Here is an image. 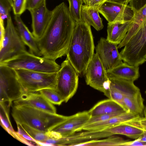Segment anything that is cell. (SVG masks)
Instances as JSON below:
<instances>
[{"mask_svg":"<svg viewBox=\"0 0 146 146\" xmlns=\"http://www.w3.org/2000/svg\"><path fill=\"white\" fill-rule=\"evenodd\" d=\"M3 39L0 44V62L26 51L25 45L15 27L9 15Z\"/></svg>","mask_w":146,"mask_h":146,"instance_id":"obj_8","label":"cell"},{"mask_svg":"<svg viewBox=\"0 0 146 146\" xmlns=\"http://www.w3.org/2000/svg\"><path fill=\"white\" fill-rule=\"evenodd\" d=\"M131 0H109L108 1L121 5H127Z\"/></svg>","mask_w":146,"mask_h":146,"instance_id":"obj_40","label":"cell"},{"mask_svg":"<svg viewBox=\"0 0 146 146\" xmlns=\"http://www.w3.org/2000/svg\"><path fill=\"white\" fill-rule=\"evenodd\" d=\"M117 45L101 37L95 47L96 52L98 54L106 72L123 62L118 50Z\"/></svg>","mask_w":146,"mask_h":146,"instance_id":"obj_12","label":"cell"},{"mask_svg":"<svg viewBox=\"0 0 146 146\" xmlns=\"http://www.w3.org/2000/svg\"></svg>","mask_w":146,"mask_h":146,"instance_id":"obj_46","label":"cell"},{"mask_svg":"<svg viewBox=\"0 0 146 146\" xmlns=\"http://www.w3.org/2000/svg\"><path fill=\"white\" fill-rule=\"evenodd\" d=\"M142 129L146 134V118L138 116L131 120L123 122Z\"/></svg>","mask_w":146,"mask_h":146,"instance_id":"obj_32","label":"cell"},{"mask_svg":"<svg viewBox=\"0 0 146 146\" xmlns=\"http://www.w3.org/2000/svg\"><path fill=\"white\" fill-rule=\"evenodd\" d=\"M17 124L18 129L17 131V132L19 135L28 141L35 142L37 144V142L29 135L20 124Z\"/></svg>","mask_w":146,"mask_h":146,"instance_id":"obj_37","label":"cell"},{"mask_svg":"<svg viewBox=\"0 0 146 146\" xmlns=\"http://www.w3.org/2000/svg\"><path fill=\"white\" fill-rule=\"evenodd\" d=\"M132 24V20L108 23L106 39L111 42L119 44L125 37Z\"/></svg>","mask_w":146,"mask_h":146,"instance_id":"obj_18","label":"cell"},{"mask_svg":"<svg viewBox=\"0 0 146 146\" xmlns=\"http://www.w3.org/2000/svg\"><path fill=\"white\" fill-rule=\"evenodd\" d=\"M0 124L3 128L14 137L15 132L13 128L9 117V111L12 104L7 102H0Z\"/></svg>","mask_w":146,"mask_h":146,"instance_id":"obj_26","label":"cell"},{"mask_svg":"<svg viewBox=\"0 0 146 146\" xmlns=\"http://www.w3.org/2000/svg\"><path fill=\"white\" fill-rule=\"evenodd\" d=\"M11 7L7 0H0V18L4 20L7 19Z\"/></svg>","mask_w":146,"mask_h":146,"instance_id":"obj_33","label":"cell"},{"mask_svg":"<svg viewBox=\"0 0 146 146\" xmlns=\"http://www.w3.org/2000/svg\"><path fill=\"white\" fill-rule=\"evenodd\" d=\"M38 91L48 101L53 104L60 105L64 102L62 97L55 89L45 88Z\"/></svg>","mask_w":146,"mask_h":146,"instance_id":"obj_29","label":"cell"},{"mask_svg":"<svg viewBox=\"0 0 146 146\" xmlns=\"http://www.w3.org/2000/svg\"><path fill=\"white\" fill-rule=\"evenodd\" d=\"M16 0H13V1H16Z\"/></svg>","mask_w":146,"mask_h":146,"instance_id":"obj_45","label":"cell"},{"mask_svg":"<svg viewBox=\"0 0 146 146\" xmlns=\"http://www.w3.org/2000/svg\"><path fill=\"white\" fill-rule=\"evenodd\" d=\"M123 47L119 53L124 62L139 66L146 60V19L138 25H132L118 49Z\"/></svg>","mask_w":146,"mask_h":146,"instance_id":"obj_3","label":"cell"},{"mask_svg":"<svg viewBox=\"0 0 146 146\" xmlns=\"http://www.w3.org/2000/svg\"><path fill=\"white\" fill-rule=\"evenodd\" d=\"M95 48L91 26L86 22H76L66 54L79 76L85 75Z\"/></svg>","mask_w":146,"mask_h":146,"instance_id":"obj_2","label":"cell"},{"mask_svg":"<svg viewBox=\"0 0 146 146\" xmlns=\"http://www.w3.org/2000/svg\"><path fill=\"white\" fill-rule=\"evenodd\" d=\"M52 11L51 18L44 35L36 41L42 56L55 60L66 55L76 22L64 2Z\"/></svg>","mask_w":146,"mask_h":146,"instance_id":"obj_1","label":"cell"},{"mask_svg":"<svg viewBox=\"0 0 146 146\" xmlns=\"http://www.w3.org/2000/svg\"><path fill=\"white\" fill-rule=\"evenodd\" d=\"M91 117L88 111L78 113L68 116L66 120L52 127L47 133L53 139L71 135L80 131Z\"/></svg>","mask_w":146,"mask_h":146,"instance_id":"obj_11","label":"cell"},{"mask_svg":"<svg viewBox=\"0 0 146 146\" xmlns=\"http://www.w3.org/2000/svg\"><path fill=\"white\" fill-rule=\"evenodd\" d=\"M109 0H101V5L105 2L108 1Z\"/></svg>","mask_w":146,"mask_h":146,"instance_id":"obj_44","label":"cell"},{"mask_svg":"<svg viewBox=\"0 0 146 146\" xmlns=\"http://www.w3.org/2000/svg\"><path fill=\"white\" fill-rule=\"evenodd\" d=\"M0 65L13 70L24 69L48 73L58 72L60 67L55 60L40 57L27 50L0 62Z\"/></svg>","mask_w":146,"mask_h":146,"instance_id":"obj_5","label":"cell"},{"mask_svg":"<svg viewBox=\"0 0 146 146\" xmlns=\"http://www.w3.org/2000/svg\"><path fill=\"white\" fill-rule=\"evenodd\" d=\"M70 13L76 22L82 21L81 10L83 3L82 0H68Z\"/></svg>","mask_w":146,"mask_h":146,"instance_id":"obj_30","label":"cell"},{"mask_svg":"<svg viewBox=\"0 0 146 146\" xmlns=\"http://www.w3.org/2000/svg\"><path fill=\"white\" fill-rule=\"evenodd\" d=\"M11 6L12 7L13 5V0H7Z\"/></svg>","mask_w":146,"mask_h":146,"instance_id":"obj_42","label":"cell"},{"mask_svg":"<svg viewBox=\"0 0 146 146\" xmlns=\"http://www.w3.org/2000/svg\"></svg>","mask_w":146,"mask_h":146,"instance_id":"obj_47","label":"cell"},{"mask_svg":"<svg viewBox=\"0 0 146 146\" xmlns=\"http://www.w3.org/2000/svg\"><path fill=\"white\" fill-rule=\"evenodd\" d=\"M102 0H82L84 5L89 7L99 8L101 5Z\"/></svg>","mask_w":146,"mask_h":146,"instance_id":"obj_38","label":"cell"},{"mask_svg":"<svg viewBox=\"0 0 146 146\" xmlns=\"http://www.w3.org/2000/svg\"><path fill=\"white\" fill-rule=\"evenodd\" d=\"M79 76L66 56L61 63L58 72L56 89L64 102H68L76 93L78 86Z\"/></svg>","mask_w":146,"mask_h":146,"instance_id":"obj_7","label":"cell"},{"mask_svg":"<svg viewBox=\"0 0 146 146\" xmlns=\"http://www.w3.org/2000/svg\"><path fill=\"white\" fill-rule=\"evenodd\" d=\"M14 70L25 93L45 88L56 89L58 72L48 73L24 69Z\"/></svg>","mask_w":146,"mask_h":146,"instance_id":"obj_6","label":"cell"},{"mask_svg":"<svg viewBox=\"0 0 146 146\" xmlns=\"http://www.w3.org/2000/svg\"><path fill=\"white\" fill-rule=\"evenodd\" d=\"M15 106H26L51 113H56V108L39 91L24 94L13 102Z\"/></svg>","mask_w":146,"mask_h":146,"instance_id":"obj_15","label":"cell"},{"mask_svg":"<svg viewBox=\"0 0 146 146\" xmlns=\"http://www.w3.org/2000/svg\"><path fill=\"white\" fill-rule=\"evenodd\" d=\"M133 10L134 16L132 20V25H138L146 19V3L139 9Z\"/></svg>","mask_w":146,"mask_h":146,"instance_id":"obj_31","label":"cell"},{"mask_svg":"<svg viewBox=\"0 0 146 146\" xmlns=\"http://www.w3.org/2000/svg\"><path fill=\"white\" fill-rule=\"evenodd\" d=\"M25 93L14 70L0 65V102H12Z\"/></svg>","mask_w":146,"mask_h":146,"instance_id":"obj_9","label":"cell"},{"mask_svg":"<svg viewBox=\"0 0 146 146\" xmlns=\"http://www.w3.org/2000/svg\"><path fill=\"white\" fill-rule=\"evenodd\" d=\"M106 72L108 77L133 82L137 79L140 76L139 66L130 65L125 62Z\"/></svg>","mask_w":146,"mask_h":146,"instance_id":"obj_19","label":"cell"},{"mask_svg":"<svg viewBox=\"0 0 146 146\" xmlns=\"http://www.w3.org/2000/svg\"><path fill=\"white\" fill-rule=\"evenodd\" d=\"M137 139L140 142H146V134L144 133L143 135Z\"/></svg>","mask_w":146,"mask_h":146,"instance_id":"obj_41","label":"cell"},{"mask_svg":"<svg viewBox=\"0 0 146 146\" xmlns=\"http://www.w3.org/2000/svg\"><path fill=\"white\" fill-rule=\"evenodd\" d=\"M20 125L29 135L37 142L43 143L46 140L50 138L46 133L33 128L25 124Z\"/></svg>","mask_w":146,"mask_h":146,"instance_id":"obj_28","label":"cell"},{"mask_svg":"<svg viewBox=\"0 0 146 146\" xmlns=\"http://www.w3.org/2000/svg\"><path fill=\"white\" fill-rule=\"evenodd\" d=\"M14 19L18 33L25 44L29 47L30 52L39 56H42L32 33L24 23L20 16L15 15Z\"/></svg>","mask_w":146,"mask_h":146,"instance_id":"obj_17","label":"cell"},{"mask_svg":"<svg viewBox=\"0 0 146 146\" xmlns=\"http://www.w3.org/2000/svg\"><path fill=\"white\" fill-rule=\"evenodd\" d=\"M5 32V28L4 23V20L0 18V44L3 39Z\"/></svg>","mask_w":146,"mask_h":146,"instance_id":"obj_39","label":"cell"},{"mask_svg":"<svg viewBox=\"0 0 146 146\" xmlns=\"http://www.w3.org/2000/svg\"><path fill=\"white\" fill-rule=\"evenodd\" d=\"M26 0H16L13 2V11L15 15H21L26 9Z\"/></svg>","mask_w":146,"mask_h":146,"instance_id":"obj_34","label":"cell"},{"mask_svg":"<svg viewBox=\"0 0 146 146\" xmlns=\"http://www.w3.org/2000/svg\"><path fill=\"white\" fill-rule=\"evenodd\" d=\"M138 116L126 112L106 120L85 125L81 129L86 131L100 130L107 129L131 120ZM140 116V115H139Z\"/></svg>","mask_w":146,"mask_h":146,"instance_id":"obj_16","label":"cell"},{"mask_svg":"<svg viewBox=\"0 0 146 146\" xmlns=\"http://www.w3.org/2000/svg\"><path fill=\"white\" fill-rule=\"evenodd\" d=\"M11 115L17 124H25L45 133L68 117L28 106L13 105Z\"/></svg>","mask_w":146,"mask_h":146,"instance_id":"obj_4","label":"cell"},{"mask_svg":"<svg viewBox=\"0 0 146 146\" xmlns=\"http://www.w3.org/2000/svg\"><path fill=\"white\" fill-rule=\"evenodd\" d=\"M88 111L91 117L113 113L122 114L126 112L119 104L109 98L99 102Z\"/></svg>","mask_w":146,"mask_h":146,"instance_id":"obj_20","label":"cell"},{"mask_svg":"<svg viewBox=\"0 0 146 146\" xmlns=\"http://www.w3.org/2000/svg\"><path fill=\"white\" fill-rule=\"evenodd\" d=\"M85 75L87 85L104 94L109 86L110 81L106 71L96 52L89 63Z\"/></svg>","mask_w":146,"mask_h":146,"instance_id":"obj_10","label":"cell"},{"mask_svg":"<svg viewBox=\"0 0 146 146\" xmlns=\"http://www.w3.org/2000/svg\"><path fill=\"white\" fill-rule=\"evenodd\" d=\"M110 84L119 90L124 96L131 97L136 95L140 92L139 89L133 81L121 78L108 77Z\"/></svg>","mask_w":146,"mask_h":146,"instance_id":"obj_22","label":"cell"},{"mask_svg":"<svg viewBox=\"0 0 146 146\" xmlns=\"http://www.w3.org/2000/svg\"><path fill=\"white\" fill-rule=\"evenodd\" d=\"M44 2H46V0H26V9L30 11L38 7Z\"/></svg>","mask_w":146,"mask_h":146,"instance_id":"obj_36","label":"cell"},{"mask_svg":"<svg viewBox=\"0 0 146 146\" xmlns=\"http://www.w3.org/2000/svg\"><path fill=\"white\" fill-rule=\"evenodd\" d=\"M32 18V33L36 40L44 35L50 19L52 11L46 7V2L30 11Z\"/></svg>","mask_w":146,"mask_h":146,"instance_id":"obj_14","label":"cell"},{"mask_svg":"<svg viewBox=\"0 0 146 146\" xmlns=\"http://www.w3.org/2000/svg\"><path fill=\"white\" fill-rule=\"evenodd\" d=\"M107 129L113 135H122L134 139L138 138L145 133L142 129L124 123L115 125Z\"/></svg>","mask_w":146,"mask_h":146,"instance_id":"obj_23","label":"cell"},{"mask_svg":"<svg viewBox=\"0 0 146 146\" xmlns=\"http://www.w3.org/2000/svg\"><path fill=\"white\" fill-rule=\"evenodd\" d=\"M121 114H122L116 113L105 114L91 117L85 125L105 121L111 117L119 115Z\"/></svg>","mask_w":146,"mask_h":146,"instance_id":"obj_35","label":"cell"},{"mask_svg":"<svg viewBox=\"0 0 146 146\" xmlns=\"http://www.w3.org/2000/svg\"><path fill=\"white\" fill-rule=\"evenodd\" d=\"M99 13L98 8L83 5L81 10L82 21L86 22L96 31H100L104 26Z\"/></svg>","mask_w":146,"mask_h":146,"instance_id":"obj_21","label":"cell"},{"mask_svg":"<svg viewBox=\"0 0 146 146\" xmlns=\"http://www.w3.org/2000/svg\"><path fill=\"white\" fill-rule=\"evenodd\" d=\"M123 101L128 112L136 115H140L144 109V100L141 92L136 96H124Z\"/></svg>","mask_w":146,"mask_h":146,"instance_id":"obj_24","label":"cell"},{"mask_svg":"<svg viewBox=\"0 0 146 146\" xmlns=\"http://www.w3.org/2000/svg\"><path fill=\"white\" fill-rule=\"evenodd\" d=\"M112 135L102 140L93 139L77 144L76 146H127L129 141L122 137Z\"/></svg>","mask_w":146,"mask_h":146,"instance_id":"obj_25","label":"cell"},{"mask_svg":"<svg viewBox=\"0 0 146 146\" xmlns=\"http://www.w3.org/2000/svg\"><path fill=\"white\" fill-rule=\"evenodd\" d=\"M145 93L146 94V90L145 91ZM143 111H144V116H145V117L146 118V106L145 107V108H144Z\"/></svg>","mask_w":146,"mask_h":146,"instance_id":"obj_43","label":"cell"},{"mask_svg":"<svg viewBox=\"0 0 146 146\" xmlns=\"http://www.w3.org/2000/svg\"><path fill=\"white\" fill-rule=\"evenodd\" d=\"M99 13L108 22H126L132 21L134 16L132 8L128 5H122L107 1L99 8Z\"/></svg>","mask_w":146,"mask_h":146,"instance_id":"obj_13","label":"cell"},{"mask_svg":"<svg viewBox=\"0 0 146 146\" xmlns=\"http://www.w3.org/2000/svg\"><path fill=\"white\" fill-rule=\"evenodd\" d=\"M104 94L109 99L118 103L126 111L128 112L124 102L123 94L119 90L110 84V83L108 88Z\"/></svg>","mask_w":146,"mask_h":146,"instance_id":"obj_27","label":"cell"}]
</instances>
